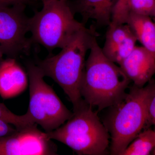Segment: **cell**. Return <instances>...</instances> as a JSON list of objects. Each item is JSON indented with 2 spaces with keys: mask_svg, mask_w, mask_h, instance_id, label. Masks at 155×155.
<instances>
[{
  "mask_svg": "<svg viewBox=\"0 0 155 155\" xmlns=\"http://www.w3.org/2000/svg\"><path fill=\"white\" fill-rule=\"evenodd\" d=\"M85 62L80 93L84 101L100 111L119 102L130 81L120 67L103 53L95 37Z\"/></svg>",
  "mask_w": 155,
  "mask_h": 155,
  "instance_id": "obj_1",
  "label": "cell"
},
{
  "mask_svg": "<svg viewBox=\"0 0 155 155\" xmlns=\"http://www.w3.org/2000/svg\"><path fill=\"white\" fill-rule=\"evenodd\" d=\"M155 87L150 81L146 86L133 85L114 105L104 123L111 139V154L120 155L148 122V107Z\"/></svg>",
  "mask_w": 155,
  "mask_h": 155,
  "instance_id": "obj_2",
  "label": "cell"
},
{
  "mask_svg": "<svg viewBox=\"0 0 155 155\" xmlns=\"http://www.w3.org/2000/svg\"><path fill=\"white\" fill-rule=\"evenodd\" d=\"M95 34L84 27L74 35L55 55L35 64L45 76L51 78L63 90L73 106L82 100L81 86L85 69V58Z\"/></svg>",
  "mask_w": 155,
  "mask_h": 155,
  "instance_id": "obj_3",
  "label": "cell"
},
{
  "mask_svg": "<svg viewBox=\"0 0 155 155\" xmlns=\"http://www.w3.org/2000/svg\"><path fill=\"white\" fill-rule=\"evenodd\" d=\"M46 134L50 139L60 142L81 155L106 154L110 139L97 112L83 99L73 106V114L67 122Z\"/></svg>",
  "mask_w": 155,
  "mask_h": 155,
  "instance_id": "obj_4",
  "label": "cell"
},
{
  "mask_svg": "<svg viewBox=\"0 0 155 155\" xmlns=\"http://www.w3.org/2000/svg\"><path fill=\"white\" fill-rule=\"evenodd\" d=\"M83 23L75 19L67 1L52 0L28 19L31 40L48 51L64 48L79 31Z\"/></svg>",
  "mask_w": 155,
  "mask_h": 155,
  "instance_id": "obj_5",
  "label": "cell"
},
{
  "mask_svg": "<svg viewBox=\"0 0 155 155\" xmlns=\"http://www.w3.org/2000/svg\"><path fill=\"white\" fill-rule=\"evenodd\" d=\"M29 84V102L27 114L35 124L51 132L65 123L73 112L68 110L51 87L45 81V76L36 64L26 65Z\"/></svg>",
  "mask_w": 155,
  "mask_h": 155,
  "instance_id": "obj_6",
  "label": "cell"
},
{
  "mask_svg": "<svg viewBox=\"0 0 155 155\" xmlns=\"http://www.w3.org/2000/svg\"><path fill=\"white\" fill-rule=\"evenodd\" d=\"M25 5L0 8V57L15 58L30 53L31 39L28 19L24 14Z\"/></svg>",
  "mask_w": 155,
  "mask_h": 155,
  "instance_id": "obj_7",
  "label": "cell"
},
{
  "mask_svg": "<svg viewBox=\"0 0 155 155\" xmlns=\"http://www.w3.org/2000/svg\"><path fill=\"white\" fill-rule=\"evenodd\" d=\"M37 124L0 137V155H56L57 147Z\"/></svg>",
  "mask_w": 155,
  "mask_h": 155,
  "instance_id": "obj_8",
  "label": "cell"
},
{
  "mask_svg": "<svg viewBox=\"0 0 155 155\" xmlns=\"http://www.w3.org/2000/svg\"><path fill=\"white\" fill-rule=\"evenodd\" d=\"M108 26L102 50L109 60L119 65L133 51L137 39L127 23H110Z\"/></svg>",
  "mask_w": 155,
  "mask_h": 155,
  "instance_id": "obj_9",
  "label": "cell"
},
{
  "mask_svg": "<svg viewBox=\"0 0 155 155\" xmlns=\"http://www.w3.org/2000/svg\"><path fill=\"white\" fill-rule=\"evenodd\" d=\"M123 72L138 87H143L155 73V57L143 47L136 46L119 64Z\"/></svg>",
  "mask_w": 155,
  "mask_h": 155,
  "instance_id": "obj_10",
  "label": "cell"
},
{
  "mask_svg": "<svg viewBox=\"0 0 155 155\" xmlns=\"http://www.w3.org/2000/svg\"><path fill=\"white\" fill-rule=\"evenodd\" d=\"M28 77L15 58L3 60L0 65V95L4 99L20 94L27 88Z\"/></svg>",
  "mask_w": 155,
  "mask_h": 155,
  "instance_id": "obj_11",
  "label": "cell"
},
{
  "mask_svg": "<svg viewBox=\"0 0 155 155\" xmlns=\"http://www.w3.org/2000/svg\"><path fill=\"white\" fill-rule=\"evenodd\" d=\"M116 2L117 0H78L75 10L84 21L93 19L100 25H109Z\"/></svg>",
  "mask_w": 155,
  "mask_h": 155,
  "instance_id": "obj_12",
  "label": "cell"
},
{
  "mask_svg": "<svg viewBox=\"0 0 155 155\" xmlns=\"http://www.w3.org/2000/svg\"><path fill=\"white\" fill-rule=\"evenodd\" d=\"M126 23L142 46L155 57V23L150 17L130 13Z\"/></svg>",
  "mask_w": 155,
  "mask_h": 155,
  "instance_id": "obj_13",
  "label": "cell"
},
{
  "mask_svg": "<svg viewBox=\"0 0 155 155\" xmlns=\"http://www.w3.org/2000/svg\"><path fill=\"white\" fill-rule=\"evenodd\" d=\"M155 148V131L147 129L140 132L120 155H150Z\"/></svg>",
  "mask_w": 155,
  "mask_h": 155,
  "instance_id": "obj_14",
  "label": "cell"
},
{
  "mask_svg": "<svg viewBox=\"0 0 155 155\" xmlns=\"http://www.w3.org/2000/svg\"><path fill=\"white\" fill-rule=\"evenodd\" d=\"M0 120L13 125L17 130L35 124L27 114L22 116L16 115L3 104H0Z\"/></svg>",
  "mask_w": 155,
  "mask_h": 155,
  "instance_id": "obj_15",
  "label": "cell"
},
{
  "mask_svg": "<svg viewBox=\"0 0 155 155\" xmlns=\"http://www.w3.org/2000/svg\"><path fill=\"white\" fill-rule=\"evenodd\" d=\"M129 14L133 13L147 17H153L155 0H128Z\"/></svg>",
  "mask_w": 155,
  "mask_h": 155,
  "instance_id": "obj_16",
  "label": "cell"
},
{
  "mask_svg": "<svg viewBox=\"0 0 155 155\" xmlns=\"http://www.w3.org/2000/svg\"><path fill=\"white\" fill-rule=\"evenodd\" d=\"M128 0H117L113 11L112 21L113 24H125L129 15Z\"/></svg>",
  "mask_w": 155,
  "mask_h": 155,
  "instance_id": "obj_17",
  "label": "cell"
},
{
  "mask_svg": "<svg viewBox=\"0 0 155 155\" xmlns=\"http://www.w3.org/2000/svg\"><path fill=\"white\" fill-rule=\"evenodd\" d=\"M148 122L153 125L155 131V87L149 104Z\"/></svg>",
  "mask_w": 155,
  "mask_h": 155,
  "instance_id": "obj_18",
  "label": "cell"
},
{
  "mask_svg": "<svg viewBox=\"0 0 155 155\" xmlns=\"http://www.w3.org/2000/svg\"><path fill=\"white\" fill-rule=\"evenodd\" d=\"M32 0H0V8L25 5Z\"/></svg>",
  "mask_w": 155,
  "mask_h": 155,
  "instance_id": "obj_19",
  "label": "cell"
},
{
  "mask_svg": "<svg viewBox=\"0 0 155 155\" xmlns=\"http://www.w3.org/2000/svg\"><path fill=\"white\" fill-rule=\"evenodd\" d=\"M12 125L0 120V137L9 135L16 131L17 129Z\"/></svg>",
  "mask_w": 155,
  "mask_h": 155,
  "instance_id": "obj_20",
  "label": "cell"
},
{
  "mask_svg": "<svg viewBox=\"0 0 155 155\" xmlns=\"http://www.w3.org/2000/svg\"><path fill=\"white\" fill-rule=\"evenodd\" d=\"M41 1L42 2L43 4L48 2H49L50 1H52V0H41Z\"/></svg>",
  "mask_w": 155,
  "mask_h": 155,
  "instance_id": "obj_21",
  "label": "cell"
},
{
  "mask_svg": "<svg viewBox=\"0 0 155 155\" xmlns=\"http://www.w3.org/2000/svg\"><path fill=\"white\" fill-rule=\"evenodd\" d=\"M4 60L3 58V57H0V65H1V63H2V61Z\"/></svg>",
  "mask_w": 155,
  "mask_h": 155,
  "instance_id": "obj_22",
  "label": "cell"
},
{
  "mask_svg": "<svg viewBox=\"0 0 155 155\" xmlns=\"http://www.w3.org/2000/svg\"><path fill=\"white\" fill-rule=\"evenodd\" d=\"M153 154L155 155V148L153 150Z\"/></svg>",
  "mask_w": 155,
  "mask_h": 155,
  "instance_id": "obj_23",
  "label": "cell"
},
{
  "mask_svg": "<svg viewBox=\"0 0 155 155\" xmlns=\"http://www.w3.org/2000/svg\"><path fill=\"white\" fill-rule=\"evenodd\" d=\"M153 17H154L155 18V12L154 14Z\"/></svg>",
  "mask_w": 155,
  "mask_h": 155,
  "instance_id": "obj_24",
  "label": "cell"
},
{
  "mask_svg": "<svg viewBox=\"0 0 155 155\" xmlns=\"http://www.w3.org/2000/svg\"><path fill=\"white\" fill-rule=\"evenodd\" d=\"M64 1H67V0H64Z\"/></svg>",
  "mask_w": 155,
  "mask_h": 155,
  "instance_id": "obj_25",
  "label": "cell"
}]
</instances>
